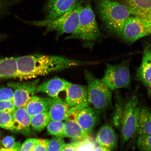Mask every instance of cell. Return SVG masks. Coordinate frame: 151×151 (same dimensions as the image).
Masks as SVG:
<instances>
[{
	"instance_id": "cell-29",
	"label": "cell",
	"mask_w": 151,
	"mask_h": 151,
	"mask_svg": "<svg viewBox=\"0 0 151 151\" xmlns=\"http://www.w3.org/2000/svg\"><path fill=\"white\" fill-rule=\"evenodd\" d=\"M21 0H0V17L9 14L11 9L20 3Z\"/></svg>"
},
{
	"instance_id": "cell-32",
	"label": "cell",
	"mask_w": 151,
	"mask_h": 151,
	"mask_svg": "<svg viewBox=\"0 0 151 151\" xmlns=\"http://www.w3.org/2000/svg\"><path fill=\"white\" fill-rule=\"evenodd\" d=\"M14 92L12 88L9 87H0V101L12 100L14 99Z\"/></svg>"
},
{
	"instance_id": "cell-27",
	"label": "cell",
	"mask_w": 151,
	"mask_h": 151,
	"mask_svg": "<svg viewBox=\"0 0 151 151\" xmlns=\"http://www.w3.org/2000/svg\"><path fill=\"white\" fill-rule=\"evenodd\" d=\"M0 127L9 131H14V122L12 114L0 112Z\"/></svg>"
},
{
	"instance_id": "cell-19",
	"label": "cell",
	"mask_w": 151,
	"mask_h": 151,
	"mask_svg": "<svg viewBox=\"0 0 151 151\" xmlns=\"http://www.w3.org/2000/svg\"><path fill=\"white\" fill-rule=\"evenodd\" d=\"M71 107L65 101L54 99L48 111L50 120L59 122L65 120Z\"/></svg>"
},
{
	"instance_id": "cell-6",
	"label": "cell",
	"mask_w": 151,
	"mask_h": 151,
	"mask_svg": "<svg viewBox=\"0 0 151 151\" xmlns=\"http://www.w3.org/2000/svg\"><path fill=\"white\" fill-rule=\"evenodd\" d=\"M87 83L88 99L94 108L104 111L109 108L112 104V91L90 72L85 73Z\"/></svg>"
},
{
	"instance_id": "cell-24",
	"label": "cell",
	"mask_w": 151,
	"mask_h": 151,
	"mask_svg": "<svg viewBox=\"0 0 151 151\" xmlns=\"http://www.w3.org/2000/svg\"><path fill=\"white\" fill-rule=\"evenodd\" d=\"M75 151H94L97 146V143L90 136L84 139L74 140L71 143Z\"/></svg>"
},
{
	"instance_id": "cell-8",
	"label": "cell",
	"mask_w": 151,
	"mask_h": 151,
	"mask_svg": "<svg viewBox=\"0 0 151 151\" xmlns=\"http://www.w3.org/2000/svg\"><path fill=\"white\" fill-rule=\"evenodd\" d=\"M151 35V23L137 17L131 16L124 22L122 37L126 42L133 43L142 38Z\"/></svg>"
},
{
	"instance_id": "cell-33",
	"label": "cell",
	"mask_w": 151,
	"mask_h": 151,
	"mask_svg": "<svg viewBox=\"0 0 151 151\" xmlns=\"http://www.w3.org/2000/svg\"><path fill=\"white\" fill-rule=\"evenodd\" d=\"M38 139L36 138H29L26 139L21 145L20 151H33Z\"/></svg>"
},
{
	"instance_id": "cell-26",
	"label": "cell",
	"mask_w": 151,
	"mask_h": 151,
	"mask_svg": "<svg viewBox=\"0 0 151 151\" xmlns=\"http://www.w3.org/2000/svg\"><path fill=\"white\" fill-rule=\"evenodd\" d=\"M2 148L1 151H20L21 144L20 142H16L14 138L7 136L4 138L1 141Z\"/></svg>"
},
{
	"instance_id": "cell-4",
	"label": "cell",
	"mask_w": 151,
	"mask_h": 151,
	"mask_svg": "<svg viewBox=\"0 0 151 151\" xmlns=\"http://www.w3.org/2000/svg\"><path fill=\"white\" fill-rule=\"evenodd\" d=\"M83 1L76 0L70 9L55 18L39 21L28 22L27 23L45 27L47 32H55L60 35L64 34L73 35L78 27L80 11Z\"/></svg>"
},
{
	"instance_id": "cell-17",
	"label": "cell",
	"mask_w": 151,
	"mask_h": 151,
	"mask_svg": "<svg viewBox=\"0 0 151 151\" xmlns=\"http://www.w3.org/2000/svg\"><path fill=\"white\" fill-rule=\"evenodd\" d=\"M14 122V132L26 135H31V116L26 111L25 107L16 108L13 114Z\"/></svg>"
},
{
	"instance_id": "cell-31",
	"label": "cell",
	"mask_w": 151,
	"mask_h": 151,
	"mask_svg": "<svg viewBox=\"0 0 151 151\" xmlns=\"http://www.w3.org/2000/svg\"><path fill=\"white\" fill-rule=\"evenodd\" d=\"M16 109L12 100L0 101V112L13 114Z\"/></svg>"
},
{
	"instance_id": "cell-37",
	"label": "cell",
	"mask_w": 151,
	"mask_h": 151,
	"mask_svg": "<svg viewBox=\"0 0 151 151\" xmlns=\"http://www.w3.org/2000/svg\"><path fill=\"white\" fill-rule=\"evenodd\" d=\"M6 37V35L0 33V42L3 40L4 39H5Z\"/></svg>"
},
{
	"instance_id": "cell-16",
	"label": "cell",
	"mask_w": 151,
	"mask_h": 151,
	"mask_svg": "<svg viewBox=\"0 0 151 151\" xmlns=\"http://www.w3.org/2000/svg\"><path fill=\"white\" fill-rule=\"evenodd\" d=\"M124 4L129 8L132 16L151 23V0H124Z\"/></svg>"
},
{
	"instance_id": "cell-5",
	"label": "cell",
	"mask_w": 151,
	"mask_h": 151,
	"mask_svg": "<svg viewBox=\"0 0 151 151\" xmlns=\"http://www.w3.org/2000/svg\"><path fill=\"white\" fill-rule=\"evenodd\" d=\"M101 35L90 1L84 0L80 11L78 27L70 38L80 39L90 45L99 39Z\"/></svg>"
},
{
	"instance_id": "cell-14",
	"label": "cell",
	"mask_w": 151,
	"mask_h": 151,
	"mask_svg": "<svg viewBox=\"0 0 151 151\" xmlns=\"http://www.w3.org/2000/svg\"><path fill=\"white\" fill-rule=\"evenodd\" d=\"M76 0H48L45 6L46 20L61 16L71 8Z\"/></svg>"
},
{
	"instance_id": "cell-2",
	"label": "cell",
	"mask_w": 151,
	"mask_h": 151,
	"mask_svg": "<svg viewBox=\"0 0 151 151\" xmlns=\"http://www.w3.org/2000/svg\"><path fill=\"white\" fill-rule=\"evenodd\" d=\"M98 14L105 27L117 36L122 37L126 20L132 16L129 8L124 4L111 0H96Z\"/></svg>"
},
{
	"instance_id": "cell-28",
	"label": "cell",
	"mask_w": 151,
	"mask_h": 151,
	"mask_svg": "<svg viewBox=\"0 0 151 151\" xmlns=\"http://www.w3.org/2000/svg\"><path fill=\"white\" fill-rule=\"evenodd\" d=\"M137 145L139 150L151 151V135H138Z\"/></svg>"
},
{
	"instance_id": "cell-7",
	"label": "cell",
	"mask_w": 151,
	"mask_h": 151,
	"mask_svg": "<svg viewBox=\"0 0 151 151\" xmlns=\"http://www.w3.org/2000/svg\"><path fill=\"white\" fill-rule=\"evenodd\" d=\"M129 60L116 65L107 63L104 74L101 79L106 86L113 91L129 87L131 83Z\"/></svg>"
},
{
	"instance_id": "cell-12",
	"label": "cell",
	"mask_w": 151,
	"mask_h": 151,
	"mask_svg": "<svg viewBox=\"0 0 151 151\" xmlns=\"http://www.w3.org/2000/svg\"><path fill=\"white\" fill-rule=\"evenodd\" d=\"M66 94L65 101L70 106H90L87 86L71 83Z\"/></svg>"
},
{
	"instance_id": "cell-25",
	"label": "cell",
	"mask_w": 151,
	"mask_h": 151,
	"mask_svg": "<svg viewBox=\"0 0 151 151\" xmlns=\"http://www.w3.org/2000/svg\"><path fill=\"white\" fill-rule=\"evenodd\" d=\"M46 127L47 131L50 134L55 137H65L64 122L50 120Z\"/></svg>"
},
{
	"instance_id": "cell-3",
	"label": "cell",
	"mask_w": 151,
	"mask_h": 151,
	"mask_svg": "<svg viewBox=\"0 0 151 151\" xmlns=\"http://www.w3.org/2000/svg\"><path fill=\"white\" fill-rule=\"evenodd\" d=\"M118 107L114 124L120 130L122 143H127L136 135L140 109L138 98L135 94L132 96Z\"/></svg>"
},
{
	"instance_id": "cell-10",
	"label": "cell",
	"mask_w": 151,
	"mask_h": 151,
	"mask_svg": "<svg viewBox=\"0 0 151 151\" xmlns=\"http://www.w3.org/2000/svg\"><path fill=\"white\" fill-rule=\"evenodd\" d=\"M136 78L144 85L148 96H151V43L145 45L142 60L137 70Z\"/></svg>"
},
{
	"instance_id": "cell-1",
	"label": "cell",
	"mask_w": 151,
	"mask_h": 151,
	"mask_svg": "<svg viewBox=\"0 0 151 151\" xmlns=\"http://www.w3.org/2000/svg\"><path fill=\"white\" fill-rule=\"evenodd\" d=\"M17 78L28 80L70 68L89 65L92 62L63 56L36 54L16 58Z\"/></svg>"
},
{
	"instance_id": "cell-13",
	"label": "cell",
	"mask_w": 151,
	"mask_h": 151,
	"mask_svg": "<svg viewBox=\"0 0 151 151\" xmlns=\"http://www.w3.org/2000/svg\"><path fill=\"white\" fill-rule=\"evenodd\" d=\"M101 111L88 106L84 107L79 113L77 118L78 123L89 135L99 121Z\"/></svg>"
},
{
	"instance_id": "cell-35",
	"label": "cell",
	"mask_w": 151,
	"mask_h": 151,
	"mask_svg": "<svg viewBox=\"0 0 151 151\" xmlns=\"http://www.w3.org/2000/svg\"><path fill=\"white\" fill-rule=\"evenodd\" d=\"M62 151H76L74 147L71 144H67L65 143L62 147Z\"/></svg>"
},
{
	"instance_id": "cell-11",
	"label": "cell",
	"mask_w": 151,
	"mask_h": 151,
	"mask_svg": "<svg viewBox=\"0 0 151 151\" xmlns=\"http://www.w3.org/2000/svg\"><path fill=\"white\" fill-rule=\"evenodd\" d=\"M71 83L60 77H54L38 85L36 93H44L53 99H61L59 97L60 93L64 91L67 92Z\"/></svg>"
},
{
	"instance_id": "cell-23",
	"label": "cell",
	"mask_w": 151,
	"mask_h": 151,
	"mask_svg": "<svg viewBox=\"0 0 151 151\" xmlns=\"http://www.w3.org/2000/svg\"><path fill=\"white\" fill-rule=\"evenodd\" d=\"M50 120L48 111L41 113L31 117V126L34 132L40 133L45 129Z\"/></svg>"
},
{
	"instance_id": "cell-34",
	"label": "cell",
	"mask_w": 151,
	"mask_h": 151,
	"mask_svg": "<svg viewBox=\"0 0 151 151\" xmlns=\"http://www.w3.org/2000/svg\"><path fill=\"white\" fill-rule=\"evenodd\" d=\"M49 141L50 140L47 139H38L33 151H47Z\"/></svg>"
},
{
	"instance_id": "cell-30",
	"label": "cell",
	"mask_w": 151,
	"mask_h": 151,
	"mask_svg": "<svg viewBox=\"0 0 151 151\" xmlns=\"http://www.w3.org/2000/svg\"><path fill=\"white\" fill-rule=\"evenodd\" d=\"M65 143L63 137L55 136L49 141L47 151H62Z\"/></svg>"
},
{
	"instance_id": "cell-15",
	"label": "cell",
	"mask_w": 151,
	"mask_h": 151,
	"mask_svg": "<svg viewBox=\"0 0 151 151\" xmlns=\"http://www.w3.org/2000/svg\"><path fill=\"white\" fill-rule=\"evenodd\" d=\"M95 141L99 146L107 147L111 150H114L117 147L118 136L111 126L105 124L98 131Z\"/></svg>"
},
{
	"instance_id": "cell-20",
	"label": "cell",
	"mask_w": 151,
	"mask_h": 151,
	"mask_svg": "<svg viewBox=\"0 0 151 151\" xmlns=\"http://www.w3.org/2000/svg\"><path fill=\"white\" fill-rule=\"evenodd\" d=\"M65 120L64 128L65 137L78 140L89 136L79 125L76 119H67Z\"/></svg>"
},
{
	"instance_id": "cell-36",
	"label": "cell",
	"mask_w": 151,
	"mask_h": 151,
	"mask_svg": "<svg viewBox=\"0 0 151 151\" xmlns=\"http://www.w3.org/2000/svg\"><path fill=\"white\" fill-rule=\"evenodd\" d=\"M94 151H111L110 149L105 147L102 146H96Z\"/></svg>"
},
{
	"instance_id": "cell-9",
	"label": "cell",
	"mask_w": 151,
	"mask_h": 151,
	"mask_svg": "<svg viewBox=\"0 0 151 151\" xmlns=\"http://www.w3.org/2000/svg\"><path fill=\"white\" fill-rule=\"evenodd\" d=\"M39 79L26 82H11L7 84L14 90L13 101L16 108L25 106L28 101L36 93Z\"/></svg>"
},
{
	"instance_id": "cell-21",
	"label": "cell",
	"mask_w": 151,
	"mask_h": 151,
	"mask_svg": "<svg viewBox=\"0 0 151 151\" xmlns=\"http://www.w3.org/2000/svg\"><path fill=\"white\" fill-rule=\"evenodd\" d=\"M16 58H0V80L17 78Z\"/></svg>"
},
{
	"instance_id": "cell-22",
	"label": "cell",
	"mask_w": 151,
	"mask_h": 151,
	"mask_svg": "<svg viewBox=\"0 0 151 151\" xmlns=\"http://www.w3.org/2000/svg\"><path fill=\"white\" fill-rule=\"evenodd\" d=\"M136 135H151V112L145 106L139 109Z\"/></svg>"
},
{
	"instance_id": "cell-38",
	"label": "cell",
	"mask_w": 151,
	"mask_h": 151,
	"mask_svg": "<svg viewBox=\"0 0 151 151\" xmlns=\"http://www.w3.org/2000/svg\"><path fill=\"white\" fill-rule=\"evenodd\" d=\"M1 134H0V145H1Z\"/></svg>"
},
{
	"instance_id": "cell-18",
	"label": "cell",
	"mask_w": 151,
	"mask_h": 151,
	"mask_svg": "<svg viewBox=\"0 0 151 151\" xmlns=\"http://www.w3.org/2000/svg\"><path fill=\"white\" fill-rule=\"evenodd\" d=\"M54 99L53 98L34 96L24 107L31 117L40 113L48 111Z\"/></svg>"
}]
</instances>
